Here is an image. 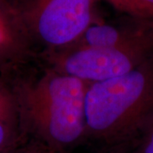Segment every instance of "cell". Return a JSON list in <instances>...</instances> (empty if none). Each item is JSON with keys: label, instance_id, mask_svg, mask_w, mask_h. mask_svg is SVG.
<instances>
[{"label": "cell", "instance_id": "6da1fadb", "mask_svg": "<svg viewBox=\"0 0 153 153\" xmlns=\"http://www.w3.org/2000/svg\"><path fill=\"white\" fill-rule=\"evenodd\" d=\"M10 80L28 138L65 153L86 144L85 103L90 83L39 60Z\"/></svg>", "mask_w": 153, "mask_h": 153}, {"label": "cell", "instance_id": "7a4b0ae2", "mask_svg": "<svg viewBox=\"0 0 153 153\" xmlns=\"http://www.w3.org/2000/svg\"><path fill=\"white\" fill-rule=\"evenodd\" d=\"M153 109V57L124 75L90 83L86 144L98 152L117 142Z\"/></svg>", "mask_w": 153, "mask_h": 153}, {"label": "cell", "instance_id": "3957f363", "mask_svg": "<svg viewBox=\"0 0 153 153\" xmlns=\"http://www.w3.org/2000/svg\"><path fill=\"white\" fill-rule=\"evenodd\" d=\"M40 51L73 44L97 17L96 0H13Z\"/></svg>", "mask_w": 153, "mask_h": 153}, {"label": "cell", "instance_id": "277c9868", "mask_svg": "<svg viewBox=\"0 0 153 153\" xmlns=\"http://www.w3.org/2000/svg\"><path fill=\"white\" fill-rule=\"evenodd\" d=\"M153 57V43L129 46L90 48L65 47L44 52L45 66L88 83L124 75Z\"/></svg>", "mask_w": 153, "mask_h": 153}, {"label": "cell", "instance_id": "5b68a950", "mask_svg": "<svg viewBox=\"0 0 153 153\" xmlns=\"http://www.w3.org/2000/svg\"><path fill=\"white\" fill-rule=\"evenodd\" d=\"M40 51L13 0H0V76L11 78L37 63Z\"/></svg>", "mask_w": 153, "mask_h": 153}, {"label": "cell", "instance_id": "8992f818", "mask_svg": "<svg viewBox=\"0 0 153 153\" xmlns=\"http://www.w3.org/2000/svg\"><path fill=\"white\" fill-rule=\"evenodd\" d=\"M119 14L110 21L97 18L80 38L66 47L108 48L153 43V20Z\"/></svg>", "mask_w": 153, "mask_h": 153}, {"label": "cell", "instance_id": "52a82bcc", "mask_svg": "<svg viewBox=\"0 0 153 153\" xmlns=\"http://www.w3.org/2000/svg\"><path fill=\"white\" fill-rule=\"evenodd\" d=\"M98 153H153V109L117 142Z\"/></svg>", "mask_w": 153, "mask_h": 153}, {"label": "cell", "instance_id": "ba28073f", "mask_svg": "<svg viewBox=\"0 0 153 153\" xmlns=\"http://www.w3.org/2000/svg\"><path fill=\"white\" fill-rule=\"evenodd\" d=\"M0 120H21L16 95L10 78L0 76Z\"/></svg>", "mask_w": 153, "mask_h": 153}, {"label": "cell", "instance_id": "9c48e42d", "mask_svg": "<svg viewBox=\"0 0 153 153\" xmlns=\"http://www.w3.org/2000/svg\"><path fill=\"white\" fill-rule=\"evenodd\" d=\"M9 153H65L49 147L37 140L28 138L21 146Z\"/></svg>", "mask_w": 153, "mask_h": 153}, {"label": "cell", "instance_id": "30bf717a", "mask_svg": "<svg viewBox=\"0 0 153 153\" xmlns=\"http://www.w3.org/2000/svg\"><path fill=\"white\" fill-rule=\"evenodd\" d=\"M137 16L153 20V0H133Z\"/></svg>", "mask_w": 153, "mask_h": 153}, {"label": "cell", "instance_id": "8fae6325", "mask_svg": "<svg viewBox=\"0 0 153 153\" xmlns=\"http://www.w3.org/2000/svg\"><path fill=\"white\" fill-rule=\"evenodd\" d=\"M105 1L109 3L118 13L137 16L133 0H105Z\"/></svg>", "mask_w": 153, "mask_h": 153}, {"label": "cell", "instance_id": "7c38bea8", "mask_svg": "<svg viewBox=\"0 0 153 153\" xmlns=\"http://www.w3.org/2000/svg\"><path fill=\"white\" fill-rule=\"evenodd\" d=\"M9 152H6V153H9Z\"/></svg>", "mask_w": 153, "mask_h": 153}]
</instances>
